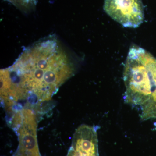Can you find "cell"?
I'll return each mask as SVG.
<instances>
[{
	"label": "cell",
	"instance_id": "obj_3",
	"mask_svg": "<svg viewBox=\"0 0 156 156\" xmlns=\"http://www.w3.org/2000/svg\"><path fill=\"white\" fill-rule=\"evenodd\" d=\"M103 9L112 19L124 27L136 28L143 22L141 0H105Z\"/></svg>",
	"mask_w": 156,
	"mask_h": 156
},
{
	"label": "cell",
	"instance_id": "obj_1",
	"mask_svg": "<svg viewBox=\"0 0 156 156\" xmlns=\"http://www.w3.org/2000/svg\"><path fill=\"white\" fill-rule=\"evenodd\" d=\"M73 63L54 35L23 50L14 63L1 70V98L9 112L37 108L50 101L74 75Z\"/></svg>",
	"mask_w": 156,
	"mask_h": 156
},
{
	"label": "cell",
	"instance_id": "obj_2",
	"mask_svg": "<svg viewBox=\"0 0 156 156\" xmlns=\"http://www.w3.org/2000/svg\"><path fill=\"white\" fill-rule=\"evenodd\" d=\"M9 123L19 139V148L16 156H40L37 140V117L34 112L24 108L13 112Z\"/></svg>",
	"mask_w": 156,
	"mask_h": 156
},
{
	"label": "cell",
	"instance_id": "obj_4",
	"mask_svg": "<svg viewBox=\"0 0 156 156\" xmlns=\"http://www.w3.org/2000/svg\"><path fill=\"white\" fill-rule=\"evenodd\" d=\"M11 3L23 11L27 12L33 9L36 6L38 0H6Z\"/></svg>",
	"mask_w": 156,
	"mask_h": 156
}]
</instances>
